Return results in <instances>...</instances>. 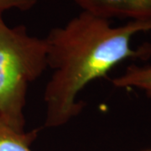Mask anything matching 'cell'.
<instances>
[{
	"mask_svg": "<svg viewBox=\"0 0 151 151\" xmlns=\"http://www.w3.org/2000/svg\"><path fill=\"white\" fill-rule=\"evenodd\" d=\"M39 129L19 131L0 120V151H33Z\"/></svg>",
	"mask_w": 151,
	"mask_h": 151,
	"instance_id": "obj_5",
	"label": "cell"
},
{
	"mask_svg": "<svg viewBox=\"0 0 151 151\" xmlns=\"http://www.w3.org/2000/svg\"><path fill=\"white\" fill-rule=\"evenodd\" d=\"M47 65L45 38L30 35L24 25L9 27L0 16V120L24 131L29 85Z\"/></svg>",
	"mask_w": 151,
	"mask_h": 151,
	"instance_id": "obj_2",
	"label": "cell"
},
{
	"mask_svg": "<svg viewBox=\"0 0 151 151\" xmlns=\"http://www.w3.org/2000/svg\"><path fill=\"white\" fill-rule=\"evenodd\" d=\"M118 88H137L151 98V65H129L121 76L112 80Z\"/></svg>",
	"mask_w": 151,
	"mask_h": 151,
	"instance_id": "obj_4",
	"label": "cell"
},
{
	"mask_svg": "<svg viewBox=\"0 0 151 151\" xmlns=\"http://www.w3.org/2000/svg\"><path fill=\"white\" fill-rule=\"evenodd\" d=\"M150 30L151 20H131L113 27L110 20L84 11L64 26L50 29L45 38L52 74L44 92V126L53 129L68 124L85 108L78 95L89 83L124 60L150 56V45L137 50L131 46L134 35Z\"/></svg>",
	"mask_w": 151,
	"mask_h": 151,
	"instance_id": "obj_1",
	"label": "cell"
},
{
	"mask_svg": "<svg viewBox=\"0 0 151 151\" xmlns=\"http://www.w3.org/2000/svg\"><path fill=\"white\" fill-rule=\"evenodd\" d=\"M82 11L110 20L113 18L151 20V0H74Z\"/></svg>",
	"mask_w": 151,
	"mask_h": 151,
	"instance_id": "obj_3",
	"label": "cell"
},
{
	"mask_svg": "<svg viewBox=\"0 0 151 151\" xmlns=\"http://www.w3.org/2000/svg\"><path fill=\"white\" fill-rule=\"evenodd\" d=\"M38 0H0V16L10 9L28 11L37 4Z\"/></svg>",
	"mask_w": 151,
	"mask_h": 151,
	"instance_id": "obj_6",
	"label": "cell"
}]
</instances>
